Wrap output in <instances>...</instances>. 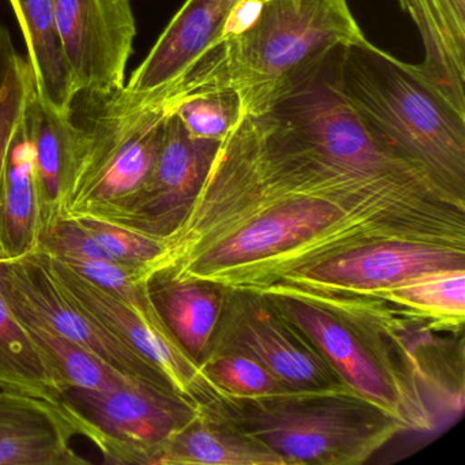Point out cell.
I'll return each mask as SVG.
<instances>
[{"instance_id": "cell-1", "label": "cell", "mask_w": 465, "mask_h": 465, "mask_svg": "<svg viewBox=\"0 0 465 465\" xmlns=\"http://www.w3.org/2000/svg\"><path fill=\"white\" fill-rule=\"evenodd\" d=\"M383 242L465 247V200L426 179L350 170L265 113L242 116L223 141L186 216L140 276L261 293Z\"/></svg>"}, {"instance_id": "cell-2", "label": "cell", "mask_w": 465, "mask_h": 465, "mask_svg": "<svg viewBox=\"0 0 465 465\" xmlns=\"http://www.w3.org/2000/svg\"><path fill=\"white\" fill-rule=\"evenodd\" d=\"M363 37L347 0H238L211 50L157 94L170 103L232 91L242 116L262 115L331 51Z\"/></svg>"}, {"instance_id": "cell-3", "label": "cell", "mask_w": 465, "mask_h": 465, "mask_svg": "<svg viewBox=\"0 0 465 465\" xmlns=\"http://www.w3.org/2000/svg\"><path fill=\"white\" fill-rule=\"evenodd\" d=\"M337 91L389 149L465 200V116L416 70L366 37L334 55Z\"/></svg>"}, {"instance_id": "cell-4", "label": "cell", "mask_w": 465, "mask_h": 465, "mask_svg": "<svg viewBox=\"0 0 465 465\" xmlns=\"http://www.w3.org/2000/svg\"><path fill=\"white\" fill-rule=\"evenodd\" d=\"M154 94L126 86L75 94L70 108L74 145L59 189L56 216L111 223L153 170L168 118Z\"/></svg>"}, {"instance_id": "cell-5", "label": "cell", "mask_w": 465, "mask_h": 465, "mask_svg": "<svg viewBox=\"0 0 465 465\" xmlns=\"http://www.w3.org/2000/svg\"><path fill=\"white\" fill-rule=\"evenodd\" d=\"M208 410L276 454L282 465H355L408 431L401 419L350 388L224 397Z\"/></svg>"}, {"instance_id": "cell-6", "label": "cell", "mask_w": 465, "mask_h": 465, "mask_svg": "<svg viewBox=\"0 0 465 465\" xmlns=\"http://www.w3.org/2000/svg\"><path fill=\"white\" fill-rule=\"evenodd\" d=\"M263 296L312 342L348 388L401 419L408 431L434 429L431 411L413 391L404 364L377 331L367 310L282 293Z\"/></svg>"}, {"instance_id": "cell-7", "label": "cell", "mask_w": 465, "mask_h": 465, "mask_svg": "<svg viewBox=\"0 0 465 465\" xmlns=\"http://www.w3.org/2000/svg\"><path fill=\"white\" fill-rule=\"evenodd\" d=\"M31 257L72 303L153 363L179 396L200 408L209 407L225 396L173 336L154 304L152 292L143 302L126 303L54 255L39 250Z\"/></svg>"}, {"instance_id": "cell-8", "label": "cell", "mask_w": 465, "mask_h": 465, "mask_svg": "<svg viewBox=\"0 0 465 465\" xmlns=\"http://www.w3.org/2000/svg\"><path fill=\"white\" fill-rule=\"evenodd\" d=\"M224 290L209 355L249 356L291 391L348 388L312 342L265 296L252 291Z\"/></svg>"}, {"instance_id": "cell-9", "label": "cell", "mask_w": 465, "mask_h": 465, "mask_svg": "<svg viewBox=\"0 0 465 465\" xmlns=\"http://www.w3.org/2000/svg\"><path fill=\"white\" fill-rule=\"evenodd\" d=\"M62 400L94 424L91 442L110 465H153L162 446L201 410L179 394L140 385L110 391L70 388Z\"/></svg>"}, {"instance_id": "cell-10", "label": "cell", "mask_w": 465, "mask_h": 465, "mask_svg": "<svg viewBox=\"0 0 465 465\" xmlns=\"http://www.w3.org/2000/svg\"><path fill=\"white\" fill-rule=\"evenodd\" d=\"M0 293L10 309L34 318L74 342L126 380L146 388L176 393L153 363L72 303L31 255L15 262H0Z\"/></svg>"}, {"instance_id": "cell-11", "label": "cell", "mask_w": 465, "mask_h": 465, "mask_svg": "<svg viewBox=\"0 0 465 465\" xmlns=\"http://www.w3.org/2000/svg\"><path fill=\"white\" fill-rule=\"evenodd\" d=\"M465 269V247L383 242L329 258L261 292L303 298L374 295L430 272Z\"/></svg>"}, {"instance_id": "cell-12", "label": "cell", "mask_w": 465, "mask_h": 465, "mask_svg": "<svg viewBox=\"0 0 465 465\" xmlns=\"http://www.w3.org/2000/svg\"><path fill=\"white\" fill-rule=\"evenodd\" d=\"M55 12L77 94L124 88L137 36L132 0H55Z\"/></svg>"}, {"instance_id": "cell-13", "label": "cell", "mask_w": 465, "mask_h": 465, "mask_svg": "<svg viewBox=\"0 0 465 465\" xmlns=\"http://www.w3.org/2000/svg\"><path fill=\"white\" fill-rule=\"evenodd\" d=\"M220 145L193 137L168 114L151 175L111 224L162 239L173 232L194 203Z\"/></svg>"}, {"instance_id": "cell-14", "label": "cell", "mask_w": 465, "mask_h": 465, "mask_svg": "<svg viewBox=\"0 0 465 465\" xmlns=\"http://www.w3.org/2000/svg\"><path fill=\"white\" fill-rule=\"evenodd\" d=\"M92 435L94 424L64 400L0 389V465H89L72 442Z\"/></svg>"}, {"instance_id": "cell-15", "label": "cell", "mask_w": 465, "mask_h": 465, "mask_svg": "<svg viewBox=\"0 0 465 465\" xmlns=\"http://www.w3.org/2000/svg\"><path fill=\"white\" fill-rule=\"evenodd\" d=\"M236 2L186 0L124 86L151 94L175 84L217 42Z\"/></svg>"}, {"instance_id": "cell-16", "label": "cell", "mask_w": 465, "mask_h": 465, "mask_svg": "<svg viewBox=\"0 0 465 465\" xmlns=\"http://www.w3.org/2000/svg\"><path fill=\"white\" fill-rule=\"evenodd\" d=\"M424 47L420 77L465 116V0H399Z\"/></svg>"}, {"instance_id": "cell-17", "label": "cell", "mask_w": 465, "mask_h": 465, "mask_svg": "<svg viewBox=\"0 0 465 465\" xmlns=\"http://www.w3.org/2000/svg\"><path fill=\"white\" fill-rule=\"evenodd\" d=\"M43 235L39 182L21 122L0 173V262H15L34 254Z\"/></svg>"}, {"instance_id": "cell-18", "label": "cell", "mask_w": 465, "mask_h": 465, "mask_svg": "<svg viewBox=\"0 0 465 465\" xmlns=\"http://www.w3.org/2000/svg\"><path fill=\"white\" fill-rule=\"evenodd\" d=\"M153 465H282V461L222 416L201 408L162 446Z\"/></svg>"}, {"instance_id": "cell-19", "label": "cell", "mask_w": 465, "mask_h": 465, "mask_svg": "<svg viewBox=\"0 0 465 465\" xmlns=\"http://www.w3.org/2000/svg\"><path fill=\"white\" fill-rule=\"evenodd\" d=\"M28 50L36 94L61 114H70L77 91L56 23L55 0H10Z\"/></svg>"}, {"instance_id": "cell-20", "label": "cell", "mask_w": 465, "mask_h": 465, "mask_svg": "<svg viewBox=\"0 0 465 465\" xmlns=\"http://www.w3.org/2000/svg\"><path fill=\"white\" fill-rule=\"evenodd\" d=\"M23 126L34 153L42 198L45 238L58 223L56 203L59 189L72 160L74 127L70 114L54 110L40 99L36 89L26 103Z\"/></svg>"}, {"instance_id": "cell-21", "label": "cell", "mask_w": 465, "mask_h": 465, "mask_svg": "<svg viewBox=\"0 0 465 465\" xmlns=\"http://www.w3.org/2000/svg\"><path fill=\"white\" fill-rule=\"evenodd\" d=\"M152 298L170 331L198 363L211 351L225 290L213 282H152Z\"/></svg>"}, {"instance_id": "cell-22", "label": "cell", "mask_w": 465, "mask_h": 465, "mask_svg": "<svg viewBox=\"0 0 465 465\" xmlns=\"http://www.w3.org/2000/svg\"><path fill=\"white\" fill-rule=\"evenodd\" d=\"M0 389L62 401V388L0 293Z\"/></svg>"}, {"instance_id": "cell-23", "label": "cell", "mask_w": 465, "mask_h": 465, "mask_svg": "<svg viewBox=\"0 0 465 465\" xmlns=\"http://www.w3.org/2000/svg\"><path fill=\"white\" fill-rule=\"evenodd\" d=\"M12 312L20 321L39 352L42 353L45 364L58 381L62 391L81 388L89 389V391H110L122 388V386L138 385V383L122 377L114 370L108 369L105 364L89 355L83 348L51 331L47 326L37 322L34 318L28 317L23 312H15V310Z\"/></svg>"}, {"instance_id": "cell-24", "label": "cell", "mask_w": 465, "mask_h": 465, "mask_svg": "<svg viewBox=\"0 0 465 465\" xmlns=\"http://www.w3.org/2000/svg\"><path fill=\"white\" fill-rule=\"evenodd\" d=\"M366 296L385 299L442 326L461 328L465 317V269L430 272Z\"/></svg>"}, {"instance_id": "cell-25", "label": "cell", "mask_w": 465, "mask_h": 465, "mask_svg": "<svg viewBox=\"0 0 465 465\" xmlns=\"http://www.w3.org/2000/svg\"><path fill=\"white\" fill-rule=\"evenodd\" d=\"M165 105L193 137L203 140L223 143L242 119L241 102L232 91L197 92Z\"/></svg>"}, {"instance_id": "cell-26", "label": "cell", "mask_w": 465, "mask_h": 465, "mask_svg": "<svg viewBox=\"0 0 465 465\" xmlns=\"http://www.w3.org/2000/svg\"><path fill=\"white\" fill-rule=\"evenodd\" d=\"M201 369L217 389L230 396L262 397L291 391L262 364L239 353L209 355Z\"/></svg>"}, {"instance_id": "cell-27", "label": "cell", "mask_w": 465, "mask_h": 465, "mask_svg": "<svg viewBox=\"0 0 465 465\" xmlns=\"http://www.w3.org/2000/svg\"><path fill=\"white\" fill-rule=\"evenodd\" d=\"M111 260L124 265L143 268L162 252L163 239L145 233L134 232L118 225L91 219L75 220Z\"/></svg>"}, {"instance_id": "cell-28", "label": "cell", "mask_w": 465, "mask_h": 465, "mask_svg": "<svg viewBox=\"0 0 465 465\" xmlns=\"http://www.w3.org/2000/svg\"><path fill=\"white\" fill-rule=\"evenodd\" d=\"M56 258L89 282L110 291L126 303H138L151 295V285L141 280L138 268L134 266L124 265L115 261L96 260V258Z\"/></svg>"}, {"instance_id": "cell-29", "label": "cell", "mask_w": 465, "mask_h": 465, "mask_svg": "<svg viewBox=\"0 0 465 465\" xmlns=\"http://www.w3.org/2000/svg\"><path fill=\"white\" fill-rule=\"evenodd\" d=\"M35 89L34 73L28 61L17 55L0 92V173Z\"/></svg>"}, {"instance_id": "cell-30", "label": "cell", "mask_w": 465, "mask_h": 465, "mask_svg": "<svg viewBox=\"0 0 465 465\" xmlns=\"http://www.w3.org/2000/svg\"><path fill=\"white\" fill-rule=\"evenodd\" d=\"M17 55L10 32L5 26H0V92L4 89Z\"/></svg>"}]
</instances>
